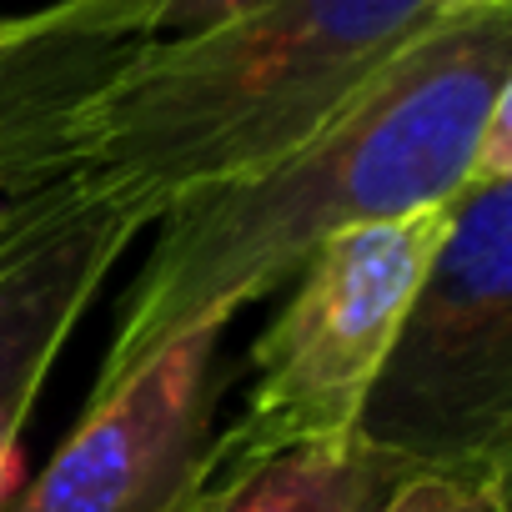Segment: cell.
Masks as SVG:
<instances>
[{"mask_svg":"<svg viewBox=\"0 0 512 512\" xmlns=\"http://www.w3.org/2000/svg\"><path fill=\"white\" fill-rule=\"evenodd\" d=\"M226 6H236V0H171V21H201V16H216V11H226Z\"/></svg>","mask_w":512,"mask_h":512,"instance_id":"11","label":"cell"},{"mask_svg":"<svg viewBox=\"0 0 512 512\" xmlns=\"http://www.w3.org/2000/svg\"><path fill=\"white\" fill-rule=\"evenodd\" d=\"M437 21L432 0H241L171 31L101 96L86 191L156 221L201 186L262 171Z\"/></svg>","mask_w":512,"mask_h":512,"instance_id":"2","label":"cell"},{"mask_svg":"<svg viewBox=\"0 0 512 512\" xmlns=\"http://www.w3.org/2000/svg\"><path fill=\"white\" fill-rule=\"evenodd\" d=\"M196 497H201V492H196ZM196 497H186V502H181V507H171V512H196Z\"/></svg>","mask_w":512,"mask_h":512,"instance_id":"13","label":"cell"},{"mask_svg":"<svg viewBox=\"0 0 512 512\" xmlns=\"http://www.w3.org/2000/svg\"><path fill=\"white\" fill-rule=\"evenodd\" d=\"M382 512H507V467L412 472L397 482Z\"/></svg>","mask_w":512,"mask_h":512,"instance_id":"9","label":"cell"},{"mask_svg":"<svg viewBox=\"0 0 512 512\" xmlns=\"http://www.w3.org/2000/svg\"><path fill=\"white\" fill-rule=\"evenodd\" d=\"M146 226V211L81 186L56 216L0 251V507L21 487V427L36 392L46 387L81 312Z\"/></svg>","mask_w":512,"mask_h":512,"instance_id":"7","label":"cell"},{"mask_svg":"<svg viewBox=\"0 0 512 512\" xmlns=\"http://www.w3.org/2000/svg\"><path fill=\"white\" fill-rule=\"evenodd\" d=\"M226 327L166 342L126 387L96 397L46 472L0 512H171L206 487L216 357Z\"/></svg>","mask_w":512,"mask_h":512,"instance_id":"6","label":"cell"},{"mask_svg":"<svg viewBox=\"0 0 512 512\" xmlns=\"http://www.w3.org/2000/svg\"><path fill=\"white\" fill-rule=\"evenodd\" d=\"M442 16H462V11H482V6H512V0H432Z\"/></svg>","mask_w":512,"mask_h":512,"instance_id":"12","label":"cell"},{"mask_svg":"<svg viewBox=\"0 0 512 512\" xmlns=\"http://www.w3.org/2000/svg\"><path fill=\"white\" fill-rule=\"evenodd\" d=\"M352 432L407 472L507 467L512 181L457 191L447 236Z\"/></svg>","mask_w":512,"mask_h":512,"instance_id":"3","label":"cell"},{"mask_svg":"<svg viewBox=\"0 0 512 512\" xmlns=\"http://www.w3.org/2000/svg\"><path fill=\"white\" fill-rule=\"evenodd\" d=\"M11 21H16V16H0V36H6V31H11Z\"/></svg>","mask_w":512,"mask_h":512,"instance_id":"14","label":"cell"},{"mask_svg":"<svg viewBox=\"0 0 512 512\" xmlns=\"http://www.w3.org/2000/svg\"><path fill=\"white\" fill-rule=\"evenodd\" d=\"M402 477L412 472L347 432L287 447L236 477L206 482L196 512H382Z\"/></svg>","mask_w":512,"mask_h":512,"instance_id":"8","label":"cell"},{"mask_svg":"<svg viewBox=\"0 0 512 512\" xmlns=\"http://www.w3.org/2000/svg\"><path fill=\"white\" fill-rule=\"evenodd\" d=\"M452 201L352 226L297 272L292 302L251 347V392L236 427L211 442L206 482L357 427L397 327L447 236Z\"/></svg>","mask_w":512,"mask_h":512,"instance_id":"4","label":"cell"},{"mask_svg":"<svg viewBox=\"0 0 512 512\" xmlns=\"http://www.w3.org/2000/svg\"><path fill=\"white\" fill-rule=\"evenodd\" d=\"M502 91H512V6L442 16L302 146L161 211L91 402L126 387L166 342L231 327L332 236L452 201Z\"/></svg>","mask_w":512,"mask_h":512,"instance_id":"1","label":"cell"},{"mask_svg":"<svg viewBox=\"0 0 512 512\" xmlns=\"http://www.w3.org/2000/svg\"><path fill=\"white\" fill-rule=\"evenodd\" d=\"M512 181V91H502L477 131L467 186H507Z\"/></svg>","mask_w":512,"mask_h":512,"instance_id":"10","label":"cell"},{"mask_svg":"<svg viewBox=\"0 0 512 512\" xmlns=\"http://www.w3.org/2000/svg\"><path fill=\"white\" fill-rule=\"evenodd\" d=\"M171 31V0H51L0 36V251L56 216L91 171V116Z\"/></svg>","mask_w":512,"mask_h":512,"instance_id":"5","label":"cell"}]
</instances>
